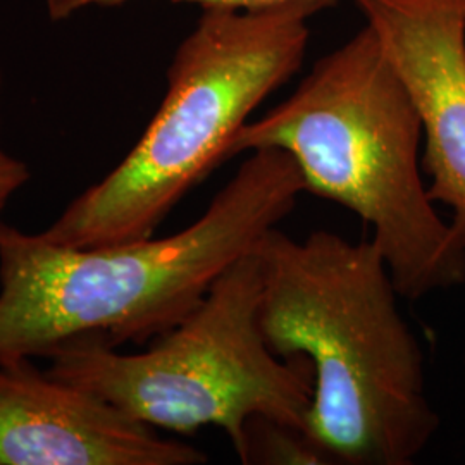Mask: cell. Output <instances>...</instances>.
<instances>
[{
  "label": "cell",
  "instance_id": "cell-1",
  "mask_svg": "<svg viewBox=\"0 0 465 465\" xmlns=\"http://www.w3.org/2000/svg\"><path fill=\"white\" fill-rule=\"evenodd\" d=\"M305 192L295 161L257 149L183 232L66 249L0 223V362L74 343H143L188 316Z\"/></svg>",
  "mask_w": 465,
  "mask_h": 465
},
{
  "label": "cell",
  "instance_id": "cell-2",
  "mask_svg": "<svg viewBox=\"0 0 465 465\" xmlns=\"http://www.w3.org/2000/svg\"><path fill=\"white\" fill-rule=\"evenodd\" d=\"M257 255L267 345L312 369L307 436L331 464H412L440 416L381 252L336 232L295 240L276 228Z\"/></svg>",
  "mask_w": 465,
  "mask_h": 465
},
{
  "label": "cell",
  "instance_id": "cell-3",
  "mask_svg": "<svg viewBox=\"0 0 465 465\" xmlns=\"http://www.w3.org/2000/svg\"><path fill=\"white\" fill-rule=\"evenodd\" d=\"M422 124L371 26L319 59L297 90L236 134L230 159L286 152L307 193L332 200L372 230L400 297L465 282V247L422 180Z\"/></svg>",
  "mask_w": 465,
  "mask_h": 465
},
{
  "label": "cell",
  "instance_id": "cell-4",
  "mask_svg": "<svg viewBox=\"0 0 465 465\" xmlns=\"http://www.w3.org/2000/svg\"><path fill=\"white\" fill-rule=\"evenodd\" d=\"M314 2L257 11L202 9L174 52L161 107L130 153L40 236L95 249L150 238L184 195L230 159L264 100L299 71Z\"/></svg>",
  "mask_w": 465,
  "mask_h": 465
},
{
  "label": "cell",
  "instance_id": "cell-5",
  "mask_svg": "<svg viewBox=\"0 0 465 465\" xmlns=\"http://www.w3.org/2000/svg\"><path fill=\"white\" fill-rule=\"evenodd\" d=\"M257 249L228 267L199 305L145 351L102 343L57 350L47 374L116 405L152 428L192 434L216 426L242 460L250 420L305 431L312 369L274 353L261 328Z\"/></svg>",
  "mask_w": 465,
  "mask_h": 465
},
{
  "label": "cell",
  "instance_id": "cell-6",
  "mask_svg": "<svg viewBox=\"0 0 465 465\" xmlns=\"http://www.w3.org/2000/svg\"><path fill=\"white\" fill-rule=\"evenodd\" d=\"M207 455L78 386L0 362V465H199Z\"/></svg>",
  "mask_w": 465,
  "mask_h": 465
},
{
  "label": "cell",
  "instance_id": "cell-7",
  "mask_svg": "<svg viewBox=\"0 0 465 465\" xmlns=\"http://www.w3.org/2000/svg\"><path fill=\"white\" fill-rule=\"evenodd\" d=\"M416 105L432 202L465 247V0H351Z\"/></svg>",
  "mask_w": 465,
  "mask_h": 465
},
{
  "label": "cell",
  "instance_id": "cell-8",
  "mask_svg": "<svg viewBox=\"0 0 465 465\" xmlns=\"http://www.w3.org/2000/svg\"><path fill=\"white\" fill-rule=\"evenodd\" d=\"M242 464H331L307 432L264 417L252 419L245 431Z\"/></svg>",
  "mask_w": 465,
  "mask_h": 465
},
{
  "label": "cell",
  "instance_id": "cell-9",
  "mask_svg": "<svg viewBox=\"0 0 465 465\" xmlns=\"http://www.w3.org/2000/svg\"><path fill=\"white\" fill-rule=\"evenodd\" d=\"M134 0H45L47 13L52 21H66L78 13L92 7H117ZM176 4H197L202 9H236V11H257L288 4L314 2L328 7L338 0H171Z\"/></svg>",
  "mask_w": 465,
  "mask_h": 465
},
{
  "label": "cell",
  "instance_id": "cell-10",
  "mask_svg": "<svg viewBox=\"0 0 465 465\" xmlns=\"http://www.w3.org/2000/svg\"><path fill=\"white\" fill-rule=\"evenodd\" d=\"M0 95H2V71H0ZM30 182V169L16 157L0 147V213L19 188Z\"/></svg>",
  "mask_w": 465,
  "mask_h": 465
}]
</instances>
